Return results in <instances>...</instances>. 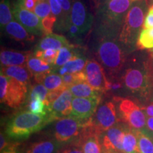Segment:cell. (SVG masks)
<instances>
[{
    "instance_id": "6da1fadb",
    "label": "cell",
    "mask_w": 153,
    "mask_h": 153,
    "mask_svg": "<svg viewBox=\"0 0 153 153\" xmlns=\"http://www.w3.org/2000/svg\"><path fill=\"white\" fill-rule=\"evenodd\" d=\"M118 33L94 30L95 55L108 74V79H116L126 61L124 46Z\"/></svg>"
},
{
    "instance_id": "7a4b0ae2",
    "label": "cell",
    "mask_w": 153,
    "mask_h": 153,
    "mask_svg": "<svg viewBox=\"0 0 153 153\" xmlns=\"http://www.w3.org/2000/svg\"><path fill=\"white\" fill-rule=\"evenodd\" d=\"M138 0H108L98 7L94 30L119 33L128 11Z\"/></svg>"
},
{
    "instance_id": "3957f363",
    "label": "cell",
    "mask_w": 153,
    "mask_h": 153,
    "mask_svg": "<svg viewBox=\"0 0 153 153\" xmlns=\"http://www.w3.org/2000/svg\"><path fill=\"white\" fill-rule=\"evenodd\" d=\"M53 120H57L48 111L45 114H34L30 111H22L9 122L6 128V134L13 139H26Z\"/></svg>"
},
{
    "instance_id": "277c9868",
    "label": "cell",
    "mask_w": 153,
    "mask_h": 153,
    "mask_svg": "<svg viewBox=\"0 0 153 153\" xmlns=\"http://www.w3.org/2000/svg\"><path fill=\"white\" fill-rule=\"evenodd\" d=\"M147 9V0H138L128 11L118 35L119 41L125 48L137 43L141 28H143Z\"/></svg>"
},
{
    "instance_id": "5b68a950",
    "label": "cell",
    "mask_w": 153,
    "mask_h": 153,
    "mask_svg": "<svg viewBox=\"0 0 153 153\" xmlns=\"http://www.w3.org/2000/svg\"><path fill=\"white\" fill-rule=\"evenodd\" d=\"M118 122L116 106L112 101H106L99 105L92 117L87 120V126L93 133L101 136L104 132Z\"/></svg>"
},
{
    "instance_id": "8992f818",
    "label": "cell",
    "mask_w": 153,
    "mask_h": 153,
    "mask_svg": "<svg viewBox=\"0 0 153 153\" xmlns=\"http://www.w3.org/2000/svg\"><path fill=\"white\" fill-rule=\"evenodd\" d=\"M87 120L68 116L57 120L55 125V139L61 143H68L81 135Z\"/></svg>"
},
{
    "instance_id": "52a82bcc",
    "label": "cell",
    "mask_w": 153,
    "mask_h": 153,
    "mask_svg": "<svg viewBox=\"0 0 153 153\" xmlns=\"http://www.w3.org/2000/svg\"><path fill=\"white\" fill-rule=\"evenodd\" d=\"M15 20L24 26L29 33L34 36H45L42 26V19L33 11H30L23 6L21 0H18L12 9Z\"/></svg>"
},
{
    "instance_id": "ba28073f",
    "label": "cell",
    "mask_w": 153,
    "mask_h": 153,
    "mask_svg": "<svg viewBox=\"0 0 153 153\" xmlns=\"http://www.w3.org/2000/svg\"><path fill=\"white\" fill-rule=\"evenodd\" d=\"M122 118L134 129H143L146 125V116L140 107L131 99H123L119 104Z\"/></svg>"
},
{
    "instance_id": "9c48e42d",
    "label": "cell",
    "mask_w": 153,
    "mask_h": 153,
    "mask_svg": "<svg viewBox=\"0 0 153 153\" xmlns=\"http://www.w3.org/2000/svg\"><path fill=\"white\" fill-rule=\"evenodd\" d=\"M71 22L79 28L83 36L87 34L92 27L93 15L81 0L72 1Z\"/></svg>"
},
{
    "instance_id": "30bf717a",
    "label": "cell",
    "mask_w": 153,
    "mask_h": 153,
    "mask_svg": "<svg viewBox=\"0 0 153 153\" xmlns=\"http://www.w3.org/2000/svg\"><path fill=\"white\" fill-rule=\"evenodd\" d=\"M27 86L9 76L8 86L4 95L0 97L1 103L11 108H19L26 101Z\"/></svg>"
},
{
    "instance_id": "8fae6325",
    "label": "cell",
    "mask_w": 153,
    "mask_h": 153,
    "mask_svg": "<svg viewBox=\"0 0 153 153\" xmlns=\"http://www.w3.org/2000/svg\"><path fill=\"white\" fill-rule=\"evenodd\" d=\"M84 72L87 77V82L91 87L102 93L106 91L108 77L106 76L104 68L100 62L96 60H87Z\"/></svg>"
},
{
    "instance_id": "7c38bea8",
    "label": "cell",
    "mask_w": 153,
    "mask_h": 153,
    "mask_svg": "<svg viewBox=\"0 0 153 153\" xmlns=\"http://www.w3.org/2000/svg\"><path fill=\"white\" fill-rule=\"evenodd\" d=\"M128 128L124 126H114L101 134L104 150L123 153V141Z\"/></svg>"
},
{
    "instance_id": "4fadbf2b",
    "label": "cell",
    "mask_w": 153,
    "mask_h": 153,
    "mask_svg": "<svg viewBox=\"0 0 153 153\" xmlns=\"http://www.w3.org/2000/svg\"><path fill=\"white\" fill-rule=\"evenodd\" d=\"M100 98H81L72 99V110L70 116L81 120H88L95 114L99 106Z\"/></svg>"
},
{
    "instance_id": "5bb4252c",
    "label": "cell",
    "mask_w": 153,
    "mask_h": 153,
    "mask_svg": "<svg viewBox=\"0 0 153 153\" xmlns=\"http://www.w3.org/2000/svg\"><path fill=\"white\" fill-rule=\"evenodd\" d=\"M73 97L69 88H67L49 106L46 107L47 111L51 113L57 120L70 116L72 110Z\"/></svg>"
},
{
    "instance_id": "9a60e30c",
    "label": "cell",
    "mask_w": 153,
    "mask_h": 153,
    "mask_svg": "<svg viewBox=\"0 0 153 153\" xmlns=\"http://www.w3.org/2000/svg\"><path fill=\"white\" fill-rule=\"evenodd\" d=\"M126 87L133 92H145L148 87V79L144 70L128 68L123 76Z\"/></svg>"
},
{
    "instance_id": "2e32d148",
    "label": "cell",
    "mask_w": 153,
    "mask_h": 153,
    "mask_svg": "<svg viewBox=\"0 0 153 153\" xmlns=\"http://www.w3.org/2000/svg\"><path fill=\"white\" fill-rule=\"evenodd\" d=\"M31 55L30 51L1 50L0 53V61L1 66L26 65Z\"/></svg>"
},
{
    "instance_id": "e0dca14e",
    "label": "cell",
    "mask_w": 153,
    "mask_h": 153,
    "mask_svg": "<svg viewBox=\"0 0 153 153\" xmlns=\"http://www.w3.org/2000/svg\"><path fill=\"white\" fill-rule=\"evenodd\" d=\"M4 30L9 37L19 42H32L35 39V36L25 28L16 20H13L7 24Z\"/></svg>"
},
{
    "instance_id": "ac0fdd59",
    "label": "cell",
    "mask_w": 153,
    "mask_h": 153,
    "mask_svg": "<svg viewBox=\"0 0 153 153\" xmlns=\"http://www.w3.org/2000/svg\"><path fill=\"white\" fill-rule=\"evenodd\" d=\"M70 45L71 44H70L65 36L52 33L44 36L36 46V50L45 51L47 49H54L59 51L62 48Z\"/></svg>"
},
{
    "instance_id": "d6986e66",
    "label": "cell",
    "mask_w": 153,
    "mask_h": 153,
    "mask_svg": "<svg viewBox=\"0 0 153 153\" xmlns=\"http://www.w3.org/2000/svg\"><path fill=\"white\" fill-rule=\"evenodd\" d=\"M99 137L94 133H82L77 146L81 147L84 153H103Z\"/></svg>"
},
{
    "instance_id": "ffe728a7",
    "label": "cell",
    "mask_w": 153,
    "mask_h": 153,
    "mask_svg": "<svg viewBox=\"0 0 153 153\" xmlns=\"http://www.w3.org/2000/svg\"><path fill=\"white\" fill-rule=\"evenodd\" d=\"M1 72L26 86L29 83L31 75V73L26 65L3 66L1 68Z\"/></svg>"
},
{
    "instance_id": "44dd1931",
    "label": "cell",
    "mask_w": 153,
    "mask_h": 153,
    "mask_svg": "<svg viewBox=\"0 0 153 153\" xmlns=\"http://www.w3.org/2000/svg\"><path fill=\"white\" fill-rule=\"evenodd\" d=\"M87 62V60L86 57L82 53H79L56 71L61 76L68 73H75V72L83 71Z\"/></svg>"
},
{
    "instance_id": "7402d4cb",
    "label": "cell",
    "mask_w": 153,
    "mask_h": 153,
    "mask_svg": "<svg viewBox=\"0 0 153 153\" xmlns=\"http://www.w3.org/2000/svg\"><path fill=\"white\" fill-rule=\"evenodd\" d=\"M69 89L74 97L81 98H100L101 91L96 90L87 82H79L70 86Z\"/></svg>"
},
{
    "instance_id": "603a6c76",
    "label": "cell",
    "mask_w": 153,
    "mask_h": 153,
    "mask_svg": "<svg viewBox=\"0 0 153 153\" xmlns=\"http://www.w3.org/2000/svg\"><path fill=\"white\" fill-rule=\"evenodd\" d=\"M140 153H153V132L148 129H135Z\"/></svg>"
},
{
    "instance_id": "cb8c5ba5",
    "label": "cell",
    "mask_w": 153,
    "mask_h": 153,
    "mask_svg": "<svg viewBox=\"0 0 153 153\" xmlns=\"http://www.w3.org/2000/svg\"><path fill=\"white\" fill-rule=\"evenodd\" d=\"M61 147V143L56 139L42 140L32 144L26 153H57Z\"/></svg>"
},
{
    "instance_id": "d4e9b609",
    "label": "cell",
    "mask_w": 153,
    "mask_h": 153,
    "mask_svg": "<svg viewBox=\"0 0 153 153\" xmlns=\"http://www.w3.org/2000/svg\"><path fill=\"white\" fill-rule=\"evenodd\" d=\"M27 68L31 75L36 76L51 73L53 71V66L36 56H30L27 62Z\"/></svg>"
},
{
    "instance_id": "484cf974",
    "label": "cell",
    "mask_w": 153,
    "mask_h": 153,
    "mask_svg": "<svg viewBox=\"0 0 153 153\" xmlns=\"http://www.w3.org/2000/svg\"><path fill=\"white\" fill-rule=\"evenodd\" d=\"M79 53V51L73 45L63 47L59 50L56 60L53 65V71H56Z\"/></svg>"
},
{
    "instance_id": "4316f807",
    "label": "cell",
    "mask_w": 153,
    "mask_h": 153,
    "mask_svg": "<svg viewBox=\"0 0 153 153\" xmlns=\"http://www.w3.org/2000/svg\"><path fill=\"white\" fill-rule=\"evenodd\" d=\"M123 153H140L135 129L126 130L123 141Z\"/></svg>"
},
{
    "instance_id": "83f0119b",
    "label": "cell",
    "mask_w": 153,
    "mask_h": 153,
    "mask_svg": "<svg viewBox=\"0 0 153 153\" xmlns=\"http://www.w3.org/2000/svg\"><path fill=\"white\" fill-rule=\"evenodd\" d=\"M43 85L49 91L58 90V89H65L67 87L64 85L62 76L52 72L48 74L42 81Z\"/></svg>"
},
{
    "instance_id": "f1b7e54d",
    "label": "cell",
    "mask_w": 153,
    "mask_h": 153,
    "mask_svg": "<svg viewBox=\"0 0 153 153\" xmlns=\"http://www.w3.org/2000/svg\"><path fill=\"white\" fill-rule=\"evenodd\" d=\"M14 14L11 9L9 0H1L0 1V25L1 30L14 20Z\"/></svg>"
},
{
    "instance_id": "f546056e",
    "label": "cell",
    "mask_w": 153,
    "mask_h": 153,
    "mask_svg": "<svg viewBox=\"0 0 153 153\" xmlns=\"http://www.w3.org/2000/svg\"><path fill=\"white\" fill-rule=\"evenodd\" d=\"M51 5V12L57 18V22L55 23V28L58 31L65 30V21L63 16L62 9L61 8L60 3L57 0H48Z\"/></svg>"
},
{
    "instance_id": "4dcf8cb0",
    "label": "cell",
    "mask_w": 153,
    "mask_h": 153,
    "mask_svg": "<svg viewBox=\"0 0 153 153\" xmlns=\"http://www.w3.org/2000/svg\"><path fill=\"white\" fill-rule=\"evenodd\" d=\"M136 44L140 49L153 48V28H143L138 36Z\"/></svg>"
},
{
    "instance_id": "1f68e13d",
    "label": "cell",
    "mask_w": 153,
    "mask_h": 153,
    "mask_svg": "<svg viewBox=\"0 0 153 153\" xmlns=\"http://www.w3.org/2000/svg\"><path fill=\"white\" fill-rule=\"evenodd\" d=\"M62 80L64 85L67 88H69L70 86L74 84L79 83V82H87V77L85 72L80 71L75 73H68L62 75Z\"/></svg>"
},
{
    "instance_id": "d6a6232c",
    "label": "cell",
    "mask_w": 153,
    "mask_h": 153,
    "mask_svg": "<svg viewBox=\"0 0 153 153\" xmlns=\"http://www.w3.org/2000/svg\"><path fill=\"white\" fill-rule=\"evenodd\" d=\"M57 54H58V51L54 49H47L45 51L36 50L34 52V56L41 59L53 66L54 65L56 60Z\"/></svg>"
},
{
    "instance_id": "836d02e7",
    "label": "cell",
    "mask_w": 153,
    "mask_h": 153,
    "mask_svg": "<svg viewBox=\"0 0 153 153\" xmlns=\"http://www.w3.org/2000/svg\"><path fill=\"white\" fill-rule=\"evenodd\" d=\"M33 12L41 19L45 18L52 14L48 0H38Z\"/></svg>"
},
{
    "instance_id": "e575fe53",
    "label": "cell",
    "mask_w": 153,
    "mask_h": 153,
    "mask_svg": "<svg viewBox=\"0 0 153 153\" xmlns=\"http://www.w3.org/2000/svg\"><path fill=\"white\" fill-rule=\"evenodd\" d=\"M49 91L48 89L43 84L38 83L37 85L33 86L30 89L29 98L30 99L33 98H39L45 103Z\"/></svg>"
},
{
    "instance_id": "d590c367",
    "label": "cell",
    "mask_w": 153,
    "mask_h": 153,
    "mask_svg": "<svg viewBox=\"0 0 153 153\" xmlns=\"http://www.w3.org/2000/svg\"><path fill=\"white\" fill-rule=\"evenodd\" d=\"M28 108L30 112L37 114H47L46 106L44 104L43 101L39 98H33L30 99Z\"/></svg>"
},
{
    "instance_id": "8d00e7d4",
    "label": "cell",
    "mask_w": 153,
    "mask_h": 153,
    "mask_svg": "<svg viewBox=\"0 0 153 153\" xmlns=\"http://www.w3.org/2000/svg\"><path fill=\"white\" fill-rule=\"evenodd\" d=\"M58 2L60 3L61 6V8L62 9L63 16H64V21H65V30L68 24L71 22V11H72V4L70 0H57Z\"/></svg>"
},
{
    "instance_id": "74e56055",
    "label": "cell",
    "mask_w": 153,
    "mask_h": 153,
    "mask_svg": "<svg viewBox=\"0 0 153 153\" xmlns=\"http://www.w3.org/2000/svg\"><path fill=\"white\" fill-rule=\"evenodd\" d=\"M56 22L57 18L53 14L42 19V26H43L45 36L53 33V30Z\"/></svg>"
},
{
    "instance_id": "f35d334b",
    "label": "cell",
    "mask_w": 153,
    "mask_h": 153,
    "mask_svg": "<svg viewBox=\"0 0 153 153\" xmlns=\"http://www.w3.org/2000/svg\"><path fill=\"white\" fill-rule=\"evenodd\" d=\"M65 32H67L68 34V36L70 38H73L75 40H80L82 39L83 37V34L82 33L81 30H79V28L75 25L72 24V22H70L68 24V27H67Z\"/></svg>"
},
{
    "instance_id": "ab89813d",
    "label": "cell",
    "mask_w": 153,
    "mask_h": 153,
    "mask_svg": "<svg viewBox=\"0 0 153 153\" xmlns=\"http://www.w3.org/2000/svg\"><path fill=\"white\" fill-rule=\"evenodd\" d=\"M153 28V9L150 8L145 16L143 28Z\"/></svg>"
},
{
    "instance_id": "60d3db41",
    "label": "cell",
    "mask_w": 153,
    "mask_h": 153,
    "mask_svg": "<svg viewBox=\"0 0 153 153\" xmlns=\"http://www.w3.org/2000/svg\"><path fill=\"white\" fill-rule=\"evenodd\" d=\"M38 1V0H21L23 6L30 11H33Z\"/></svg>"
},
{
    "instance_id": "b9f144b4",
    "label": "cell",
    "mask_w": 153,
    "mask_h": 153,
    "mask_svg": "<svg viewBox=\"0 0 153 153\" xmlns=\"http://www.w3.org/2000/svg\"><path fill=\"white\" fill-rule=\"evenodd\" d=\"M61 153H84V152L80 149L79 146H74L63 150Z\"/></svg>"
},
{
    "instance_id": "7bdbcfd3",
    "label": "cell",
    "mask_w": 153,
    "mask_h": 153,
    "mask_svg": "<svg viewBox=\"0 0 153 153\" xmlns=\"http://www.w3.org/2000/svg\"><path fill=\"white\" fill-rule=\"evenodd\" d=\"M146 125H147V128H148L150 131L153 132V117L152 116H149V117L147 118Z\"/></svg>"
},
{
    "instance_id": "ee69618b",
    "label": "cell",
    "mask_w": 153,
    "mask_h": 153,
    "mask_svg": "<svg viewBox=\"0 0 153 153\" xmlns=\"http://www.w3.org/2000/svg\"><path fill=\"white\" fill-rule=\"evenodd\" d=\"M145 112L146 114L149 116H152L153 117V104L149 105L148 106L146 107L145 108Z\"/></svg>"
},
{
    "instance_id": "f6af8a7d",
    "label": "cell",
    "mask_w": 153,
    "mask_h": 153,
    "mask_svg": "<svg viewBox=\"0 0 153 153\" xmlns=\"http://www.w3.org/2000/svg\"><path fill=\"white\" fill-rule=\"evenodd\" d=\"M94 1V3L95 4L96 7L98 8L99 7H100L101 4H103L106 2V1H108V0H92Z\"/></svg>"
},
{
    "instance_id": "bcb514c9",
    "label": "cell",
    "mask_w": 153,
    "mask_h": 153,
    "mask_svg": "<svg viewBox=\"0 0 153 153\" xmlns=\"http://www.w3.org/2000/svg\"><path fill=\"white\" fill-rule=\"evenodd\" d=\"M1 153H20L16 150V149H7V150H3Z\"/></svg>"
},
{
    "instance_id": "7dc6e473",
    "label": "cell",
    "mask_w": 153,
    "mask_h": 153,
    "mask_svg": "<svg viewBox=\"0 0 153 153\" xmlns=\"http://www.w3.org/2000/svg\"><path fill=\"white\" fill-rule=\"evenodd\" d=\"M103 153H116V152H113V151H106V150H104V151H103Z\"/></svg>"
},
{
    "instance_id": "c3c4849f",
    "label": "cell",
    "mask_w": 153,
    "mask_h": 153,
    "mask_svg": "<svg viewBox=\"0 0 153 153\" xmlns=\"http://www.w3.org/2000/svg\"><path fill=\"white\" fill-rule=\"evenodd\" d=\"M150 8H151V9H153V2H152V4L150 5Z\"/></svg>"
}]
</instances>
